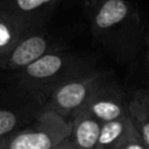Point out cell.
I'll list each match as a JSON object with an SVG mask.
<instances>
[{
	"mask_svg": "<svg viewBox=\"0 0 149 149\" xmlns=\"http://www.w3.org/2000/svg\"><path fill=\"white\" fill-rule=\"evenodd\" d=\"M87 17L94 40L118 62H133L144 42L140 9L128 0H91Z\"/></svg>",
	"mask_w": 149,
	"mask_h": 149,
	"instance_id": "1",
	"label": "cell"
},
{
	"mask_svg": "<svg viewBox=\"0 0 149 149\" xmlns=\"http://www.w3.org/2000/svg\"><path fill=\"white\" fill-rule=\"evenodd\" d=\"M94 70L92 57L62 50L47 54L22 69L21 80L29 90L49 95L58 85Z\"/></svg>",
	"mask_w": 149,
	"mask_h": 149,
	"instance_id": "2",
	"label": "cell"
},
{
	"mask_svg": "<svg viewBox=\"0 0 149 149\" xmlns=\"http://www.w3.org/2000/svg\"><path fill=\"white\" fill-rule=\"evenodd\" d=\"M70 134V120L52 112H41L33 125L9 135L2 149H52Z\"/></svg>",
	"mask_w": 149,
	"mask_h": 149,
	"instance_id": "3",
	"label": "cell"
},
{
	"mask_svg": "<svg viewBox=\"0 0 149 149\" xmlns=\"http://www.w3.org/2000/svg\"><path fill=\"white\" fill-rule=\"evenodd\" d=\"M104 74V71L97 69L58 85L48 95L42 112H52L69 120L86 105Z\"/></svg>",
	"mask_w": 149,
	"mask_h": 149,
	"instance_id": "4",
	"label": "cell"
},
{
	"mask_svg": "<svg viewBox=\"0 0 149 149\" xmlns=\"http://www.w3.org/2000/svg\"><path fill=\"white\" fill-rule=\"evenodd\" d=\"M84 108L101 123L129 115L128 99L107 72H105Z\"/></svg>",
	"mask_w": 149,
	"mask_h": 149,
	"instance_id": "5",
	"label": "cell"
},
{
	"mask_svg": "<svg viewBox=\"0 0 149 149\" xmlns=\"http://www.w3.org/2000/svg\"><path fill=\"white\" fill-rule=\"evenodd\" d=\"M64 47L54 37L42 33H30L24 36L7 55L6 65L9 69L22 70L42 56L62 51Z\"/></svg>",
	"mask_w": 149,
	"mask_h": 149,
	"instance_id": "6",
	"label": "cell"
},
{
	"mask_svg": "<svg viewBox=\"0 0 149 149\" xmlns=\"http://www.w3.org/2000/svg\"><path fill=\"white\" fill-rule=\"evenodd\" d=\"M69 120L71 122L70 139L76 149H95L102 123L84 107Z\"/></svg>",
	"mask_w": 149,
	"mask_h": 149,
	"instance_id": "7",
	"label": "cell"
},
{
	"mask_svg": "<svg viewBox=\"0 0 149 149\" xmlns=\"http://www.w3.org/2000/svg\"><path fill=\"white\" fill-rule=\"evenodd\" d=\"M33 29L12 10L0 12V56H6Z\"/></svg>",
	"mask_w": 149,
	"mask_h": 149,
	"instance_id": "8",
	"label": "cell"
},
{
	"mask_svg": "<svg viewBox=\"0 0 149 149\" xmlns=\"http://www.w3.org/2000/svg\"><path fill=\"white\" fill-rule=\"evenodd\" d=\"M129 118L149 149V90H135L128 99Z\"/></svg>",
	"mask_w": 149,
	"mask_h": 149,
	"instance_id": "9",
	"label": "cell"
},
{
	"mask_svg": "<svg viewBox=\"0 0 149 149\" xmlns=\"http://www.w3.org/2000/svg\"><path fill=\"white\" fill-rule=\"evenodd\" d=\"M57 2L58 0H14V8L10 10L34 29L37 20L50 12Z\"/></svg>",
	"mask_w": 149,
	"mask_h": 149,
	"instance_id": "10",
	"label": "cell"
},
{
	"mask_svg": "<svg viewBox=\"0 0 149 149\" xmlns=\"http://www.w3.org/2000/svg\"><path fill=\"white\" fill-rule=\"evenodd\" d=\"M132 125V120L128 116L104 122L101 125L99 139L95 149H115L118 143L127 133Z\"/></svg>",
	"mask_w": 149,
	"mask_h": 149,
	"instance_id": "11",
	"label": "cell"
},
{
	"mask_svg": "<svg viewBox=\"0 0 149 149\" xmlns=\"http://www.w3.org/2000/svg\"><path fill=\"white\" fill-rule=\"evenodd\" d=\"M19 115L10 109H0V139H6L15 133Z\"/></svg>",
	"mask_w": 149,
	"mask_h": 149,
	"instance_id": "12",
	"label": "cell"
},
{
	"mask_svg": "<svg viewBox=\"0 0 149 149\" xmlns=\"http://www.w3.org/2000/svg\"><path fill=\"white\" fill-rule=\"evenodd\" d=\"M115 149H148L142 141L141 136L139 135L137 130L135 129L133 122L130 127L128 128L125 136L121 139V141L118 143Z\"/></svg>",
	"mask_w": 149,
	"mask_h": 149,
	"instance_id": "13",
	"label": "cell"
},
{
	"mask_svg": "<svg viewBox=\"0 0 149 149\" xmlns=\"http://www.w3.org/2000/svg\"><path fill=\"white\" fill-rule=\"evenodd\" d=\"M52 149H76V147H74V144L72 143V141L69 136L65 140H63L61 143H58L56 147H54Z\"/></svg>",
	"mask_w": 149,
	"mask_h": 149,
	"instance_id": "14",
	"label": "cell"
},
{
	"mask_svg": "<svg viewBox=\"0 0 149 149\" xmlns=\"http://www.w3.org/2000/svg\"><path fill=\"white\" fill-rule=\"evenodd\" d=\"M146 62H147V66L149 69V50L147 51V55H146Z\"/></svg>",
	"mask_w": 149,
	"mask_h": 149,
	"instance_id": "15",
	"label": "cell"
},
{
	"mask_svg": "<svg viewBox=\"0 0 149 149\" xmlns=\"http://www.w3.org/2000/svg\"><path fill=\"white\" fill-rule=\"evenodd\" d=\"M6 139H7V137H6ZM6 139H0V149H2V147H3V143H5Z\"/></svg>",
	"mask_w": 149,
	"mask_h": 149,
	"instance_id": "16",
	"label": "cell"
}]
</instances>
